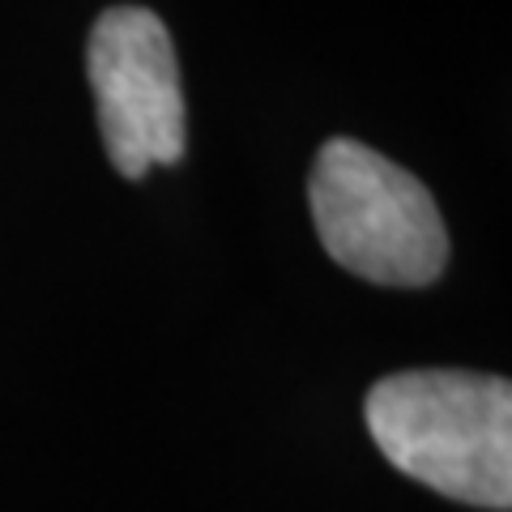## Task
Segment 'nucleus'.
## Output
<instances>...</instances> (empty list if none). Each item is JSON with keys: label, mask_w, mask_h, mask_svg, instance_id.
Segmentation results:
<instances>
[{"label": "nucleus", "mask_w": 512, "mask_h": 512, "mask_svg": "<svg viewBox=\"0 0 512 512\" xmlns=\"http://www.w3.org/2000/svg\"><path fill=\"white\" fill-rule=\"evenodd\" d=\"M312 218L325 252L380 286H427L444 274L448 231L431 192L393 158L338 137L316 154Z\"/></svg>", "instance_id": "nucleus-2"}, {"label": "nucleus", "mask_w": 512, "mask_h": 512, "mask_svg": "<svg viewBox=\"0 0 512 512\" xmlns=\"http://www.w3.org/2000/svg\"><path fill=\"white\" fill-rule=\"evenodd\" d=\"M86 69L111 167L128 180L171 167L188 146L175 43L150 9H107L90 30Z\"/></svg>", "instance_id": "nucleus-3"}, {"label": "nucleus", "mask_w": 512, "mask_h": 512, "mask_svg": "<svg viewBox=\"0 0 512 512\" xmlns=\"http://www.w3.org/2000/svg\"><path fill=\"white\" fill-rule=\"evenodd\" d=\"M367 431L414 483L448 500L508 512L512 384L504 376L423 367L384 376L367 393Z\"/></svg>", "instance_id": "nucleus-1"}]
</instances>
